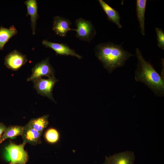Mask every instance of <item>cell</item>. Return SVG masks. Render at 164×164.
Returning a JSON list of instances; mask_svg holds the SVG:
<instances>
[{"label": "cell", "mask_w": 164, "mask_h": 164, "mask_svg": "<svg viewBox=\"0 0 164 164\" xmlns=\"http://www.w3.org/2000/svg\"><path fill=\"white\" fill-rule=\"evenodd\" d=\"M94 50L96 57L110 73L116 68L124 66L127 60L135 56L124 49L121 45L112 42L99 43Z\"/></svg>", "instance_id": "cell-1"}, {"label": "cell", "mask_w": 164, "mask_h": 164, "mask_svg": "<svg viewBox=\"0 0 164 164\" xmlns=\"http://www.w3.org/2000/svg\"><path fill=\"white\" fill-rule=\"evenodd\" d=\"M135 55L138 60L135 72V81L145 84L157 96L163 97L164 79L157 72L153 66L145 59L138 48L136 49Z\"/></svg>", "instance_id": "cell-2"}, {"label": "cell", "mask_w": 164, "mask_h": 164, "mask_svg": "<svg viewBox=\"0 0 164 164\" xmlns=\"http://www.w3.org/2000/svg\"><path fill=\"white\" fill-rule=\"evenodd\" d=\"M26 144L23 142L22 144L17 145L10 141L9 144L5 148L10 159L9 164H26L29 157L27 151L24 149Z\"/></svg>", "instance_id": "cell-3"}, {"label": "cell", "mask_w": 164, "mask_h": 164, "mask_svg": "<svg viewBox=\"0 0 164 164\" xmlns=\"http://www.w3.org/2000/svg\"><path fill=\"white\" fill-rule=\"evenodd\" d=\"M77 29L76 36L80 39L90 43L94 37L96 31L91 22L82 18L77 19L75 22Z\"/></svg>", "instance_id": "cell-4"}, {"label": "cell", "mask_w": 164, "mask_h": 164, "mask_svg": "<svg viewBox=\"0 0 164 164\" xmlns=\"http://www.w3.org/2000/svg\"><path fill=\"white\" fill-rule=\"evenodd\" d=\"M58 81L53 76L48 79L39 78L33 81L34 88L38 94L46 97L55 102L53 97L52 91L56 83Z\"/></svg>", "instance_id": "cell-5"}, {"label": "cell", "mask_w": 164, "mask_h": 164, "mask_svg": "<svg viewBox=\"0 0 164 164\" xmlns=\"http://www.w3.org/2000/svg\"><path fill=\"white\" fill-rule=\"evenodd\" d=\"M49 60L48 57L36 64L32 68V74L27 81H33L43 77H49L54 76V70Z\"/></svg>", "instance_id": "cell-6"}, {"label": "cell", "mask_w": 164, "mask_h": 164, "mask_svg": "<svg viewBox=\"0 0 164 164\" xmlns=\"http://www.w3.org/2000/svg\"><path fill=\"white\" fill-rule=\"evenodd\" d=\"M27 61L26 55L14 50L6 56L4 59V64L9 69L16 71L19 69Z\"/></svg>", "instance_id": "cell-7"}, {"label": "cell", "mask_w": 164, "mask_h": 164, "mask_svg": "<svg viewBox=\"0 0 164 164\" xmlns=\"http://www.w3.org/2000/svg\"><path fill=\"white\" fill-rule=\"evenodd\" d=\"M42 44L47 48H50L55 51L56 55L71 56L81 59L82 57L77 54L74 50L70 48L65 43H58L52 42L46 39L43 40Z\"/></svg>", "instance_id": "cell-8"}, {"label": "cell", "mask_w": 164, "mask_h": 164, "mask_svg": "<svg viewBox=\"0 0 164 164\" xmlns=\"http://www.w3.org/2000/svg\"><path fill=\"white\" fill-rule=\"evenodd\" d=\"M135 159L133 152L125 151L106 156L105 160L109 164H134Z\"/></svg>", "instance_id": "cell-9"}, {"label": "cell", "mask_w": 164, "mask_h": 164, "mask_svg": "<svg viewBox=\"0 0 164 164\" xmlns=\"http://www.w3.org/2000/svg\"><path fill=\"white\" fill-rule=\"evenodd\" d=\"M71 23L68 19L59 16H54L53 18V30L57 35L65 37L68 31H74V29L70 27Z\"/></svg>", "instance_id": "cell-10"}, {"label": "cell", "mask_w": 164, "mask_h": 164, "mask_svg": "<svg viewBox=\"0 0 164 164\" xmlns=\"http://www.w3.org/2000/svg\"><path fill=\"white\" fill-rule=\"evenodd\" d=\"M42 133L36 131L28 124L24 126L22 135L23 142L32 145L41 144Z\"/></svg>", "instance_id": "cell-11"}, {"label": "cell", "mask_w": 164, "mask_h": 164, "mask_svg": "<svg viewBox=\"0 0 164 164\" xmlns=\"http://www.w3.org/2000/svg\"><path fill=\"white\" fill-rule=\"evenodd\" d=\"M27 9V16L30 17L31 25L33 35L36 33V21L39 17L38 14V3L36 0H27L24 2Z\"/></svg>", "instance_id": "cell-12"}, {"label": "cell", "mask_w": 164, "mask_h": 164, "mask_svg": "<svg viewBox=\"0 0 164 164\" xmlns=\"http://www.w3.org/2000/svg\"><path fill=\"white\" fill-rule=\"evenodd\" d=\"M98 1L106 14L108 19L115 24L119 28H122V26L120 22L121 17L119 12L103 0H98Z\"/></svg>", "instance_id": "cell-13"}, {"label": "cell", "mask_w": 164, "mask_h": 164, "mask_svg": "<svg viewBox=\"0 0 164 164\" xmlns=\"http://www.w3.org/2000/svg\"><path fill=\"white\" fill-rule=\"evenodd\" d=\"M147 0H137L136 1V14L139 22L141 33L145 35V13Z\"/></svg>", "instance_id": "cell-14"}, {"label": "cell", "mask_w": 164, "mask_h": 164, "mask_svg": "<svg viewBox=\"0 0 164 164\" xmlns=\"http://www.w3.org/2000/svg\"><path fill=\"white\" fill-rule=\"evenodd\" d=\"M17 33V30L14 25L9 29L1 26L0 27V50H3L5 44Z\"/></svg>", "instance_id": "cell-15"}, {"label": "cell", "mask_w": 164, "mask_h": 164, "mask_svg": "<svg viewBox=\"0 0 164 164\" xmlns=\"http://www.w3.org/2000/svg\"><path fill=\"white\" fill-rule=\"evenodd\" d=\"M24 126L10 125L7 127L0 139V144L6 139L22 135Z\"/></svg>", "instance_id": "cell-16"}, {"label": "cell", "mask_w": 164, "mask_h": 164, "mask_svg": "<svg viewBox=\"0 0 164 164\" xmlns=\"http://www.w3.org/2000/svg\"><path fill=\"white\" fill-rule=\"evenodd\" d=\"M49 115H45L31 119L27 123L32 128L42 133L49 124Z\"/></svg>", "instance_id": "cell-17"}, {"label": "cell", "mask_w": 164, "mask_h": 164, "mask_svg": "<svg viewBox=\"0 0 164 164\" xmlns=\"http://www.w3.org/2000/svg\"><path fill=\"white\" fill-rule=\"evenodd\" d=\"M44 137L48 142L50 144H54L59 141L60 135L56 129L53 128H50L45 132Z\"/></svg>", "instance_id": "cell-18"}, {"label": "cell", "mask_w": 164, "mask_h": 164, "mask_svg": "<svg viewBox=\"0 0 164 164\" xmlns=\"http://www.w3.org/2000/svg\"><path fill=\"white\" fill-rule=\"evenodd\" d=\"M156 34L157 45L159 48L164 50V32L162 29L155 28Z\"/></svg>", "instance_id": "cell-19"}, {"label": "cell", "mask_w": 164, "mask_h": 164, "mask_svg": "<svg viewBox=\"0 0 164 164\" xmlns=\"http://www.w3.org/2000/svg\"><path fill=\"white\" fill-rule=\"evenodd\" d=\"M7 127L4 123L0 122V139Z\"/></svg>", "instance_id": "cell-20"}, {"label": "cell", "mask_w": 164, "mask_h": 164, "mask_svg": "<svg viewBox=\"0 0 164 164\" xmlns=\"http://www.w3.org/2000/svg\"><path fill=\"white\" fill-rule=\"evenodd\" d=\"M103 164H109L107 162L106 160H105V161L104 162Z\"/></svg>", "instance_id": "cell-21"}]
</instances>
